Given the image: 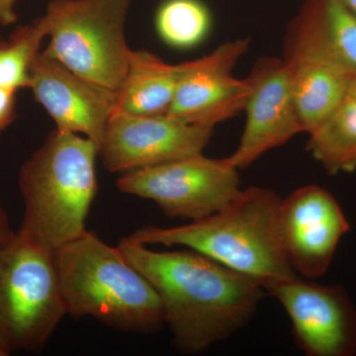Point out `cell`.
I'll use <instances>...</instances> for the list:
<instances>
[{
  "label": "cell",
  "mask_w": 356,
  "mask_h": 356,
  "mask_svg": "<svg viewBox=\"0 0 356 356\" xmlns=\"http://www.w3.org/2000/svg\"><path fill=\"white\" fill-rule=\"evenodd\" d=\"M181 64L170 65L151 51H131L127 72L116 91L115 111L166 114L175 96Z\"/></svg>",
  "instance_id": "16"
},
{
  "label": "cell",
  "mask_w": 356,
  "mask_h": 356,
  "mask_svg": "<svg viewBox=\"0 0 356 356\" xmlns=\"http://www.w3.org/2000/svg\"><path fill=\"white\" fill-rule=\"evenodd\" d=\"M348 95L356 100V76L350 79V86H348Z\"/></svg>",
  "instance_id": "23"
},
{
  "label": "cell",
  "mask_w": 356,
  "mask_h": 356,
  "mask_svg": "<svg viewBox=\"0 0 356 356\" xmlns=\"http://www.w3.org/2000/svg\"><path fill=\"white\" fill-rule=\"evenodd\" d=\"M16 234L10 228L6 210L0 205V245L13 238Z\"/></svg>",
  "instance_id": "22"
},
{
  "label": "cell",
  "mask_w": 356,
  "mask_h": 356,
  "mask_svg": "<svg viewBox=\"0 0 356 356\" xmlns=\"http://www.w3.org/2000/svg\"><path fill=\"white\" fill-rule=\"evenodd\" d=\"M47 37L39 18L18 27L7 41L0 43V88L17 92L29 89L30 72Z\"/></svg>",
  "instance_id": "19"
},
{
  "label": "cell",
  "mask_w": 356,
  "mask_h": 356,
  "mask_svg": "<svg viewBox=\"0 0 356 356\" xmlns=\"http://www.w3.org/2000/svg\"><path fill=\"white\" fill-rule=\"evenodd\" d=\"M122 254L158 292L180 353L197 355L243 329L266 290L254 278L191 248L154 252L127 236Z\"/></svg>",
  "instance_id": "1"
},
{
  "label": "cell",
  "mask_w": 356,
  "mask_h": 356,
  "mask_svg": "<svg viewBox=\"0 0 356 356\" xmlns=\"http://www.w3.org/2000/svg\"><path fill=\"white\" fill-rule=\"evenodd\" d=\"M344 4L356 14V0H343Z\"/></svg>",
  "instance_id": "24"
},
{
  "label": "cell",
  "mask_w": 356,
  "mask_h": 356,
  "mask_svg": "<svg viewBox=\"0 0 356 356\" xmlns=\"http://www.w3.org/2000/svg\"><path fill=\"white\" fill-rule=\"evenodd\" d=\"M16 95V91L0 88V134L11 125L17 117Z\"/></svg>",
  "instance_id": "20"
},
{
  "label": "cell",
  "mask_w": 356,
  "mask_h": 356,
  "mask_svg": "<svg viewBox=\"0 0 356 356\" xmlns=\"http://www.w3.org/2000/svg\"><path fill=\"white\" fill-rule=\"evenodd\" d=\"M288 26L321 55L356 76V14L343 0H304Z\"/></svg>",
  "instance_id": "15"
},
{
  "label": "cell",
  "mask_w": 356,
  "mask_h": 356,
  "mask_svg": "<svg viewBox=\"0 0 356 356\" xmlns=\"http://www.w3.org/2000/svg\"><path fill=\"white\" fill-rule=\"evenodd\" d=\"M54 257L67 315L127 332H154L165 324L158 292L118 247L86 231Z\"/></svg>",
  "instance_id": "4"
},
{
  "label": "cell",
  "mask_w": 356,
  "mask_h": 356,
  "mask_svg": "<svg viewBox=\"0 0 356 356\" xmlns=\"http://www.w3.org/2000/svg\"><path fill=\"white\" fill-rule=\"evenodd\" d=\"M245 79L250 92L243 109L245 128L236 151L227 156L238 170L304 133L282 58H259Z\"/></svg>",
  "instance_id": "12"
},
{
  "label": "cell",
  "mask_w": 356,
  "mask_h": 356,
  "mask_svg": "<svg viewBox=\"0 0 356 356\" xmlns=\"http://www.w3.org/2000/svg\"><path fill=\"white\" fill-rule=\"evenodd\" d=\"M282 60L303 132L309 134L343 102L353 77L321 55L289 26L283 42Z\"/></svg>",
  "instance_id": "14"
},
{
  "label": "cell",
  "mask_w": 356,
  "mask_h": 356,
  "mask_svg": "<svg viewBox=\"0 0 356 356\" xmlns=\"http://www.w3.org/2000/svg\"><path fill=\"white\" fill-rule=\"evenodd\" d=\"M16 3L17 0H0V25L8 26L17 21Z\"/></svg>",
  "instance_id": "21"
},
{
  "label": "cell",
  "mask_w": 356,
  "mask_h": 356,
  "mask_svg": "<svg viewBox=\"0 0 356 356\" xmlns=\"http://www.w3.org/2000/svg\"><path fill=\"white\" fill-rule=\"evenodd\" d=\"M99 146L79 134L51 131L21 166L18 184L24 215L18 235L56 252L86 233L97 192Z\"/></svg>",
  "instance_id": "3"
},
{
  "label": "cell",
  "mask_w": 356,
  "mask_h": 356,
  "mask_svg": "<svg viewBox=\"0 0 356 356\" xmlns=\"http://www.w3.org/2000/svg\"><path fill=\"white\" fill-rule=\"evenodd\" d=\"M212 24V13L204 0H163L154 16L161 39L181 50L202 43Z\"/></svg>",
  "instance_id": "18"
},
{
  "label": "cell",
  "mask_w": 356,
  "mask_h": 356,
  "mask_svg": "<svg viewBox=\"0 0 356 356\" xmlns=\"http://www.w3.org/2000/svg\"><path fill=\"white\" fill-rule=\"evenodd\" d=\"M250 38L225 42L208 55L181 63V72L166 115L185 123L215 128L242 113L250 86L234 69L250 49Z\"/></svg>",
  "instance_id": "10"
},
{
  "label": "cell",
  "mask_w": 356,
  "mask_h": 356,
  "mask_svg": "<svg viewBox=\"0 0 356 356\" xmlns=\"http://www.w3.org/2000/svg\"><path fill=\"white\" fill-rule=\"evenodd\" d=\"M308 149L330 175L356 170V100L346 96L308 134Z\"/></svg>",
  "instance_id": "17"
},
{
  "label": "cell",
  "mask_w": 356,
  "mask_h": 356,
  "mask_svg": "<svg viewBox=\"0 0 356 356\" xmlns=\"http://www.w3.org/2000/svg\"><path fill=\"white\" fill-rule=\"evenodd\" d=\"M214 128L185 123L166 114L114 111L99 145L110 172H132L203 154Z\"/></svg>",
  "instance_id": "8"
},
{
  "label": "cell",
  "mask_w": 356,
  "mask_h": 356,
  "mask_svg": "<svg viewBox=\"0 0 356 356\" xmlns=\"http://www.w3.org/2000/svg\"><path fill=\"white\" fill-rule=\"evenodd\" d=\"M65 315L54 252L18 234L0 245V348L41 350Z\"/></svg>",
  "instance_id": "6"
},
{
  "label": "cell",
  "mask_w": 356,
  "mask_h": 356,
  "mask_svg": "<svg viewBox=\"0 0 356 356\" xmlns=\"http://www.w3.org/2000/svg\"><path fill=\"white\" fill-rule=\"evenodd\" d=\"M132 0H51L39 20L50 37L42 51L91 83L116 92L132 49L126 21Z\"/></svg>",
  "instance_id": "5"
},
{
  "label": "cell",
  "mask_w": 356,
  "mask_h": 356,
  "mask_svg": "<svg viewBox=\"0 0 356 356\" xmlns=\"http://www.w3.org/2000/svg\"><path fill=\"white\" fill-rule=\"evenodd\" d=\"M281 199L271 189L250 186L210 216L172 228L143 227L127 238L145 245L191 248L254 278L266 290L297 275L280 241Z\"/></svg>",
  "instance_id": "2"
},
{
  "label": "cell",
  "mask_w": 356,
  "mask_h": 356,
  "mask_svg": "<svg viewBox=\"0 0 356 356\" xmlns=\"http://www.w3.org/2000/svg\"><path fill=\"white\" fill-rule=\"evenodd\" d=\"M30 90L58 130L79 134L98 146L116 106V92L91 83L40 53L30 72Z\"/></svg>",
  "instance_id": "13"
},
{
  "label": "cell",
  "mask_w": 356,
  "mask_h": 356,
  "mask_svg": "<svg viewBox=\"0 0 356 356\" xmlns=\"http://www.w3.org/2000/svg\"><path fill=\"white\" fill-rule=\"evenodd\" d=\"M286 311L292 334L308 356L356 355V308L339 285L295 275L266 290Z\"/></svg>",
  "instance_id": "9"
},
{
  "label": "cell",
  "mask_w": 356,
  "mask_h": 356,
  "mask_svg": "<svg viewBox=\"0 0 356 356\" xmlns=\"http://www.w3.org/2000/svg\"><path fill=\"white\" fill-rule=\"evenodd\" d=\"M278 228L290 266L295 273L314 280L329 270L350 225L334 195L310 184L281 199Z\"/></svg>",
  "instance_id": "11"
},
{
  "label": "cell",
  "mask_w": 356,
  "mask_h": 356,
  "mask_svg": "<svg viewBox=\"0 0 356 356\" xmlns=\"http://www.w3.org/2000/svg\"><path fill=\"white\" fill-rule=\"evenodd\" d=\"M238 172L227 158L201 154L128 172L117 180V188L154 201L166 216L196 221L238 195L242 191Z\"/></svg>",
  "instance_id": "7"
},
{
  "label": "cell",
  "mask_w": 356,
  "mask_h": 356,
  "mask_svg": "<svg viewBox=\"0 0 356 356\" xmlns=\"http://www.w3.org/2000/svg\"><path fill=\"white\" fill-rule=\"evenodd\" d=\"M6 353H4L3 350H1V348H0V356H6Z\"/></svg>",
  "instance_id": "25"
}]
</instances>
